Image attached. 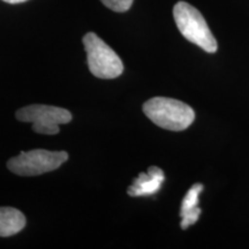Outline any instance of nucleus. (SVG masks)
Here are the masks:
<instances>
[{
  "label": "nucleus",
  "instance_id": "f257e3e1",
  "mask_svg": "<svg viewBox=\"0 0 249 249\" xmlns=\"http://www.w3.org/2000/svg\"><path fill=\"white\" fill-rule=\"evenodd\" d=\"M143 112L160 128L180 132L188 128L195 120V112L178 99L154 97L143 104Z\"/></svg>",
  "mask_w": 249,
  "mask_h": 249
},
{
  "label": "nucleus",
  "instance_id": "f03ea898",
  "mask_svg": "<svg viewBox=\"0 0 249 249\" xmlns=\"http://www.w3.org/2000/svg\"><path fill=\"white\" fill-rule=\"evenodd\" d=\"M173 18L179 31L187 40L208 53L217 51V40L197 8L186 1H179L173 7Z\"/></svg>",
  "mask_w": 249,
  "mask_h": 249
},
{
  "label": "nucleus",
  "instance_id": "7ed1b4c3",
  "mask_svg": "<svg viewBox=\"0 0 249 249\" xmlns=\"http://www.w3.org/2000/svg\"><path fill=\"white\" fill-rule=\"evenodd\" d=\"M82 42L87 52L89 71L93 76L110 80L123 74L124 64L119 55L95 33L86 34Z\"/></svg>",
  "mask_w": 249,
  "mask_h": 249
},
{
  "label": "nucleus",
  "instance_id": "20e7f679",
  "mask_svg": "<svg viewBox=\"0 0 249 249\" xmlns=\"http://www.w3.org/2000/svg\"><path fill=\"white\" fill-rule=\"evenodd\" d=\"M67 160L66 151L35 149L27 152L22 151L17 157L8 160L7 167L17 176L35 177L59 169Z\"/></svg>",
  "mask_w": 249,
  "mask_h": 249
},
{
  "label": "nucleus",
  "instance_id": "39448f33",
  "mask_svg": "<svg viewBox=\"0 0 249 249\" xmlns=\"http://www.w3.org/2000/svg\"><path fill=\"white\" fill-rule=\"evenodd\" d=\"M18 120L33 124V130L37 134L55 135L59 133V124H68L71 113L66 108L44 104H31L21 107L15 113Z\"/></svg>",
  "mask_w": 249,
  "mask_h": 249
},
{
  "label": "nucleus",
  "instance_id": "423d86ee",
  "mask_svg": "<svg viewBox=\"0 0 249 249\" xmlns=\"http://www.w3.org/2000/svg\"><path fill=\"white\" fill-rule=\"evenodd\" d=\"M165 180L163 170L157 166H151L147 173H141L134 180L133 185L128 187L127 194L129 196H150L160 189L161 183Z\"/></svg>",
  "mask_w": 249,
  "mask_h": 249
},
{
  "label": "nucleus",
  "instance_id": "0eeeda50",
  "mask_svg": "<svg viewBox=\"0 0 249 249\" xmlns=\"http://www.w3.org/2000/svg\"><path fill=\"white\" fill-rule=\"evenodd\" d=\"M203 191L202 183H195L191 187L188 193L185 195L181 202V209H180V216H181V229L186 230L191 225L197 222L201 214V208L198 207V195Z\"/></svg>",
  "mask_w": 249,
  "mask_h": 249
},
{
  "label": "nucleus",
  "instance_id": "6e6552de",
  "mask_svg": "<svg viewBox=\"0 0 249 249\" xmlns=\"http://www.w3.org/2000/svg\"><path fill=\"white\" fill-rule=\"evenodd\" d=\"M26 217L20 210L11 207H0V236L15 235L26 226Z\"/></svg>",
  "mask_w": 249,
  "mask_h": 249
},
{
  "label": "nucleus",
  "instance_id": "1a4fd4ad",
  "mask_svg": "<svg viewBox=\"0 0 249 249\" xmlns=\"http://www.w3.org/2000/svg\"><path fill=\"white\" fill-rule=\"evenodd\" d=\"M103 5L117 13H124L132 7L134 0H101Z\"/></svg>",
  "mask_w": 249,
  "mask_h": 249
},
{
  "label": "nucleus",
  "instance_id": "9d476101",
  "mask_svg": "<svg viewBox=\"0 0 249 249\" xmlns=\"http://www.w3.org/2000/svg\"><path fill=\"white\" fill-rule=\"evenodd\" d=\"M2 1L8 2V4H21V2L28 1V0H2Z\"/></svg>",
  "mask_w": 249,
  "mask_h": 249
}]
</instances>
